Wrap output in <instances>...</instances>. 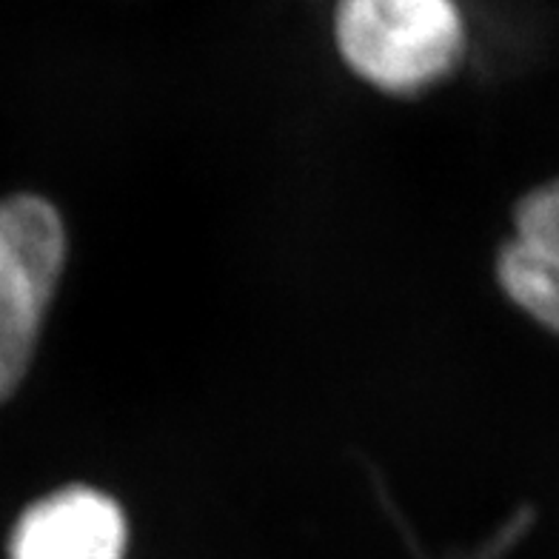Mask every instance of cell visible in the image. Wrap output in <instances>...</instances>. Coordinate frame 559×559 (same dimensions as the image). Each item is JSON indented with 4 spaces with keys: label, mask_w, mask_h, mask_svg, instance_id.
<instances>
[{
    "label": "cell",
    "mask_w": 559,
    "mask_h": 559,
    "mask_svg": "<svg viewBox=\"0 0 559 559\" xmlns=\"http://www.w3.org/2000/svg\"><path fill=\"white\" fill-rule=\"evenodd\" d=\"M491 277L516 314L559 340V177L531 186L511 203Z\"/></svg>",
    "instance_id": "3"
},
{
    "label": "cell",
    "mask_w": 559,
    "mask_h": 559,
    "mask_svg": "<svg viewBox=\"0 0 559 559\" xmlns=\"http://www.w3.org/2000/svg\"><path fill=\"white\" fill-rule=\"evenodd\" d=\"M129 520L111 493L63 486L17 516L9 559H126Z\"/></svg>",
    "instance_id": "4"
},
{
    "label": "cell",
    "mask_w": 559,
    "mask_h": 559,
    "mask_svg": "<svg viewBox=\"0 0 559 559\" xmlns=\"http://www.w3.org/2000/svg\"><path fill=\"white\" fill-rule=\"evenodd\" d=\"M63 217L40 194L0 200V403L15 397L67 272Z\"/></svg>",
    "instance_id": "2"
},
{
    "label": "cell",
    "mask_w": 559,
    "mask_h": 559,
    "mask_svg": "<svg viewBox=\"0 0 559 559\" xmlns=\"http://www.w3.org/2000/svg\"><path fill=\"white\" fill-rule=\"evenodd\" d=\"M332 37L343 67L391 97L451 81L472 46L460 0H334Z\"/></svg>",
    "instance_id": "1"
}]
</instances>
